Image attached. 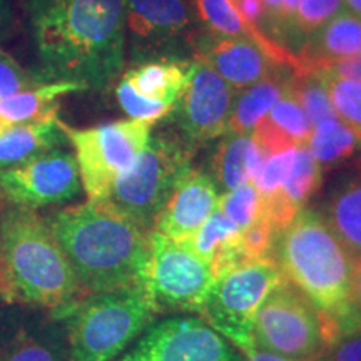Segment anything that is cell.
<instances>
[{
    "label": "cell",
    "mask_w": 361,
    "mask_h": 361,
    "mask_svg": "<svg viewBox=\"0 0 361 361\" xmlns=\"http://www.w3.org/2000/svg\"><path fill=\"white\" fill-rule=\"evenodd\" d=\"M306 147L323 168L350 159L361 147V142L350 126L343 123L340 117H331L313 126Z\"/></svg>",
    "instance_id": "26"
},
{
    "label": "cell",
    "mask_w": 361,
    "mask_h": 361,
    "mask_svg": "<svg viewBox=\"0 0 361 361\" xmlns=\"http://www.w3.org/2000/svg\"><path fill=\"white\" fill-rule=\"evenodd\" d=\"M263 154L251 139V134H233L221 142L213 161V180L223 191L251 180L259 168Z\"/></svg>",
    "instance_id": "25"
},
{
    "label": "cell",
    "mask_w": 361,
    "mask_h": 361,
    "mask_svg": "<svg viewBox=\"0 0 361 361\" xmlns=\"http://www.w3.org/2000/svg\"><path fill=\"white\" fill-rule=\"evenodd\" d=\"M283 279L273 259H258L228 269L214 279L200 314L239 350H255V319L269 293Z\"/></svg>",
    "instance_id": "8"
},
{
    "label": "cell",
    "mask_w": 361,
    "mask_h": 361,
    "mask_svg": "<svg viewBox=\"0 0 361 361\" xmlns=\"http://www.w3.org/2000/svg\"><path fill=\"white\" fill-rule=\"evenodd\" d=\"M345 7L348 8L351 13L361 17V0H345Z\"/></svg>",
    "instance_id": "46"
},
{
    "label": "cell",
    "mask_w": 361,
    "mask_h": 361,
    "mask_svg": "<svg viewBox=\"0 0 361 361\" xmlns=\"http://www.w3.org/2000/svg\"><path fill=\"white\" fill-rule=\"evenodd\" d=\"M319 72H324V74H329V75H335V78L361 80V54L333 62V64H329L326 69H323Z\"/></svg>",
    "instance_id": "40"
},
{
    "label": "cell",
    "mask_w": 361,
    "mask_h": 361,
    "mask_svg": "<svg viewBox=\"0 0 361 361\" xmlns=\"http://www.w3.org/2000/svg\"><path fill=\"white\" fill-rule=\"evenodd\" d=\"M246 355V361H296V360H290V358H284V356L274 355V353H268V351H263L259 348L251 350L250 353Z\"/></svg>",
    "instance_id": "45"
},
{
    "label": "cell",
    "mask_w": 361,
    "mask_h": 361,
    "mask_svg": "<svg viewBox=\"0 0 361 361\" xmlns=\"http://www.w3.org/2000/svg\"><path fill=\"white\" fill-rule=\"evenodd\" d=\"M116 96L117 101H119L121 109H123L130 119L144 121V123L149 124L162 119V117H166L174 109L173 104L151 101V99L139 96L126 79L121 80L119 85H117Z\"/></svg>",
    "instance_id": "34"
},
{
    "label": "cell",
    "mask_w": 361,
    "mask_h": 361,
    "mask_svg": "<svg viewBox=\"0 0 361 361\" xmlns=\"http://www.w3.org/2000/svg\"><path fill=\"white\" fill-rule=\"evenodd\" d=\"M322 186V166L306 146L296 147L290 174L281 191L296 209H303L306 201Z\"/></svg>",
    "instance_id": "28"
},
{
    "label": "cell",
    "mask_w": 361,
    "mask_h": 361,
    "mask_svg": "<svg viewBox=\"0 0 361 361\" xmlns=\"http://www.w3.org/2000/svg\"><path fill=\"white\" fill-rule=\"evenodd\" d=\"M234 89L213 67L197 62L191 82L178 99V121L189 144H201L228 133Z\"/></svg>",
    "instance_id": "14"
},
{
    "label": "cell",
    "mask_w": 361,
    "mask_h": 361,
    "mask_svg": "<svg viewBox=\"0 0 361 361\" xmlns=\"http://www.w3.org/2000/svg\"><path fill=\"white\" fill-rule=\"evenodd\" d=\"M0 361H71L64 326L47 311L0 303Z\"/></svg>",
    "instance_id": "13"
},
{
    "label": "cell",
    "mask_w": 361,
    "mask_h": 361,
    "mask_svg": "<svg viewBox=\"0 0 361 361\" xmlns=\"http://www.w3.org/2000/svg\"><path fill=\"white\" fill-rule=\"evenodd\" d=\"M64 133L75 149L80 183L92 202L107 201L116 180L151 141V124L135 119L90 129H72L64 124Z\"/></svg>",
    "instance_id": "9"
},
{
    "label": "cell",
    "mask_w": 361,
    "mask_h": 361,
    "mask_svg": "<svg viewBox=\"0 0 361 361\" xmlns=\"http://www.w3.org/2000/svg\"><path fill=\"white\" fill-rule=\"evenodd\" d=\"M300 0H283V40L286 37H295L293 35V17L298 8Z\"/></svg>",
    "instance_id": "43"
},
{
    "label": "cell",
    "mask_w": 361,
    "mask_h": 361,
    "mask_svg": "<svg viewBox=\"0 0 361 361\" xmlns=\"http://www.w3.org/2000/svg\"><path fill=\"white\" fill-rule=\"evenodd\" d=\"M196 7L201 20L213 34L251 40L276 64L293 69V72L300 69V61H298L296 54H293L283 44L268 37L261 30L252 29L250 24H246L234 11L229 0H196Z\"/></svg>",
    "instance_id": "18"
},
{
    "label": "cell",
    "mask_w": 361,
    "mask_h": 361,
    "mask_svg": "<svg viewBox=\"0 0 361 361\" xmlns=\"http://www.w3.org/2000/svg\"><path fill=\"white\" fill-rule=\"evenodd\" d=\"M189 20L184 0H126V27L139 40H168L183 32Z\"/></svg>",
    "instance_id": "19"
},
{
    "label": "cell",
    "mask_w": 361,
    "mask_h": 361,
    "mask_svg": "<svg viewBox=\"0 0 361 361\" xmlns=\"http://www.w3.org/2000/svg\"><path fill=\"white\" fill-rule=\"evenodd\" d=\"M266 116L295 142L296 147L308 144L313 124L300 102L293 97L290 89L284 90L283 96L278 99V102L271 107Z\"/></svg>",
    "instance_id": "31"
},
{
    "label": "cell",
    "mask_w": 361,
    "mask_h": 361,
    "mask_svg": "<svg viewBox=\"0 0 361 361\" xmlns=\"http://www.w3.org/2000/svg\"><path fill=\"white\" fill-rule=\"evenodd\" d=\"M42 75L102 89L124 64L126 0H24Z\"/></svg>",
    "instance_id": "1"
},
{
    "label": "cell",
    "mask_w": 361,
    "mask_h": 361,
    "mask_svg": "<svg viewBox=\"0 0 361 361\" xmlns=\"http://www.w3.org/2000/svg\"><path fill=\"white\" fill-rule=\"evenodd\" d=\"M261 2L268 16V35L279 42L283 40V0H261Z\"/></svg>",
    "instance_id": "41"
},
{
    "label": "cell",
    "mask_w": 361,
    "mask_h": 361,
    "mask_svg": "<svg viewBox=\"0 0 361 361\" xmlns=\"http://www.w3.org/2000/svg\"><path fill=\"white\" fill-rule=\"evenodd\" d=\"M290 79L283 71L274 69L256 84L250 85L234 99L231 116H229L228 130L233 134H251L252 128L288 89Z\"/></svg>",
    "instance_id": "24"
},
{
    "label": "cell",
    "mask_w": 361,
    "mask_h": 361,
    "mask_svg": "<svg viewBox=\"0 0 361 361\" xmlns=\"http://www.w3.org/2000/svg\"><path fill=\"white\" fill-rule=\"evenodd\" d=\"M271 259L283 278L336 319L341 336L358 329L351 305L353 256L314 209H301L276 236Z\"/></svg>",
    "instance_id": "4"
},
{
    "label": "cell",
    "mask_w": 361,
    "mask_h": 361,
    "mask_svg": "<svg viewBox=\"0 0 361 361\" xmlns=\"http://www.w3.org/2000/svg\"><path fill=\"white\" fill-rule=\"evenodd\" d=\"M80 189L78 159L57 147L0 171V197L11 206L37 209L59 204L78 196Z\"/></svg>",
    "instance_id": "11"
},
{
    "label": "cell",
    "mask_w": 361,
    "mask_h": 361,
    "mask_svg": "<svg viewBox=\"0 0 361 361\" xmlns=\"http://www.w3.org/2000/svg\"><path fill=\"white\" fill-rule=\"evenodd\" d=\"M85 90L72 82H45L37 87L22 90L7 99H0V134L13 126L40 123L57 117V99L64 94Z\"/></svg>",
    "instance_id": "23"
},
{
    "label": "cell",
    "mask_w": 361,
    "mask_h": 361,
    "mask_svg": "<svg viewBox=\"0 0 361 361\" xmlns=\"http://www.w3.org/2000/svg\"><path fill=\"white\" fill-rule=\"evenodd\" d=\"M234 11L239 13L246 24H250L252 29L261 30L268 35V16H266L264 6L261 0H229ZM269 37V35H268Z\"/></svg>",
    "instance_id": "39"
},
{
    "label": "cell",
    "mask_w": 361,
    "mask_h": 361,
    "mask_svg": "<svg viewBox=\"0 0 361 361\" xmlns=\"http://www.w3.org/2000/svg\"><path fill=\"white\" fill-rule=\"evenodd\" d=\"M47 82L42 74H32L19 66L7 52L0 49V99H7L22 90H29Z\"/></svg>",
    "instance_id": "36"
},
{
    "label": "cell",
    "mask_w": 361,
    "mask_h": 361,
    "mask_svg": "<svg viewBox=\"0 0 361 361\" xmlns=\"http://www.w3.org/2000/svg\"><path fill=\"white\" fill-rule=\"evenodd\" d=\"M159 314L144 284L90 295L59 318L71 361H114Z\"/></svg>",
    "instance_id": "5"
},
{
    "label": "cell",
    "mask_w": 361,
    "mask_h": 361,
    "mask_svg": "<svg viewBox=\"0 0 361 361\" xmlns=\"http://www.w3.org/2000/svg\"><path fill=\"white\" fill-rule=\"evenodd\" d=\"M343 11H346L345 0H300L293 17V35L310 37Z\"/></svg>",
    "instance_id": "33"
},
{
    "label": "cell",
    "mask_w": 361,
    "mask_h": 361,
    "mask_svg": "<svg viewBox=\"0 0 361 361\" xmlns=\"http://www.w3.org/2000/svg\"><path fill=\"white\" fill-rule=\"evenodd\" d=\"M189 162L188 146L162 135L152 137L134 164L116 180L106 202L144 231H151L176 184L191 169Z\"/></svg>",
    "instance_id": "7"
},
{
    "label": "cell",
    "mask_w": 361,
    "mask_h": 361,
    "mask_svg": "<svg viewBox=\"0 0 361 361\" xmlns=\"http://www.w3.org/2000/svg\"><path fill=\"white\" fill-rule=\"evenodd\" d=\"M85 293L69 261L35 209L8 206L0 213V303L61 318Z\"/></svg>",
    "instance_id": "3"
},
{
    "label": "cell",
    "mask_w": 361,
    "mask_h": 361,
    "mask_svg": "<svg viewBox=\"0 0 361 361\" xmlns=\"http://www.w3.org/2000/svg\"><path fill=\"white\" fill-rule=\"evenodd\" d=\"M326 85L336 116L361 139V80L316 72ZM361 142V141H360Z\"/></svg>",
    "instance_id": "29"
},
{
    "label": "cell",
    "mask_w": 361,
    "mask_h": 361,
    "mask_svg": "<svg viewBox=\"0 0 361 361\" xmlns=\"http://www.w3.org/2000/svg\"><path fill=\"white\" fill-rule=\"evenodd\" d=\"M340 336L336 319L284 278L261 305L252 329L256 348L296 361H318Z\"/></svg>",
    "instance_id": "6"
},
{
    "label": "cell",
    "mask_w": 361,
    "mask_h": 361,
    "mask_svg": "<svg viewBox=\"0 0 361 361\" xmlns=\"http://www.w3.org/2000/svg\"><path fill=\"white\" fill-rule=\"evenodd\" d=\"M218 209L239 229H245L261 213V192L251 180L219 196Z\"/></svg>",
    "instance_id": "32"
},
{
    "label": "cell",
    "mask_w": 361,
    "mask_h": 361,
    "mask_svg": "<svg viewBox=\"0 0 361 361\" xmlns=\"http://www.w3.org/2000/svg\"><path fill=\"white\" fill-rule=\"evenodd\" d=\"M361 54V17L343 11L306 40L296 72H319L333 62Z\"/></svg>",
    "instance_id": "17"
},
{
    "label": "cell",
    "mask_w": 361,
    "mask_h": 361,
    "mask_svg": "<svg viewBox=\"0 0 361 361\" xmlns=\"http://www.w3.org/2000/svg\"><path fill=\"white\" fill-rule=\"evenodd\" d=\"M251 139L255 141L256 146H258L263 157H269L279 154V152L290 151V149H296L295 142H293L268 116L259 119V123L252 128Z\"/></svg>",
    "instance_id": "37"
},
{
    "label": "cell",
    "mask_w": 361,
    "mask_h": 361,
    "mask_svg": "<svg viewBox=\"0 0 361 361\" xmlns=\"http://www.w3.org/2000/svg\"><path fill=\"white\" fill-rule=\"evenodd\" d=\"M67 137L64 124L54 119L13 126L0 134V171L24 164L32 157L56 149Z\"/></svg>",
    "instance_id": "22"
},
{
    "label": "cell",
    "mask_w": 361,
    "mask_h": 361,
    "mask_svg": "<svg viewBox=\"0 0 361 361\" xmlns=\"http://www.w3.org/2000/svg\"><path fill=\"white\" fill-rule=\"evenodd\" d=\"M85 296L137 286L149 259V233L109 202L64 207L47 218Z\"/></svg>",
    "instance_id": "2"
},
{
    "label": "cell",
    "mask_w": 361,
    "mask_h": 361,
    "mask_svg": "<svg viewBox=\"0 0 361 361\" xmlns=\"http://www.w3.org/2000/svg\"><path fill=\"white\" fill-rule=\"evenodd\" d=\"M116 361H239V356L202 319L171 318L152 323Z\"/></svg>",
    "instance_id": "12"
},
{
    "label": "cell",
    "mask_w": 361,
    "mask_h": 361,
    "mask_svg": "<svg viewBox=\"0 0 361 361\" xmlns=\"http://www.w3.org/2000/svg\"><path fill=\"white\" fill-rule=\"evenodd\" d=\"M196 67L197 62L191 61H151L129 69L123 79L139 96L176 106L191 82Z\"/></svg>",
    "instance_id": "21"
},
{
    "label": "cell",
    "mask_w": 361,
    "mask_h": 361,
    "mask_svg": "<svg viewBox=\"0 0 361 361\" xmlns=\"http://www.w3.org/2000/svg\"><path fill=\"white\" fill-rule=\"evenodd\" d=\"M323 219L353 258L361 255V166L331 189Z\"/></svg>",
    "instance_id": "20"
},
{
    "label": "cell",
    "mask_w": 361,
    "mask_h": 361,
    "mask_svg": "<svg viewBox=\"0 0 361 361\" xmlns=\"http://www.w3.org/2000/svg\"><path fill=\"white\" fill-rule=\"evenodd\" d=\"M318 361H361V328L338 338Z\"/></svg>",
    "instance_id": "38"
},
{
    "label": "cell",
    "mask_w": 361,
    "mask_h": 361,
    "mask_svg": "<svg viewBox=\"0 0 361 361\" xmlns=\"http://www.w3.org/2000/svg\"><path fill=\"white\" fill-rule=\"evenodd\" d=\"M218 204L219 194L214 180L209 176L189 169L156 216L152 231L173 241H186L218 209Z\"/></svg>",
    "instance_id": "15"
},
{
    "label": "cell",
    "mask_w": 361,
    "mask_h": 361,
    "mask_svg": "<svg viewBox=\"0 0 361 361\" xmlns=\"http://www.w3.org/2000/svg\"><path fill=\"white\" fill-rule=\"evenodd\" d=\"M144 288L157 311L200 313L214 284L211 264L184 243L173 241L161 233H149V259Z\"/></svg>",
    "instance_id": "10"
},
{
    "label": "cell",
    "mask_w": 361,
    "mask_h": 361,
    "mask_svg": "<svg viewBox=\"0 0 361 361\" xmlns=\"http://www.w3.org/2000/svg\"><path fill=\"white\" fill-rule=\"evenodd\" d=\"M201 62L211 66L233 89H246L278 67L255 42L216 35L202 42Z\"/></svg>",
    "instance_id": "16"
},
{
    "label": "cell",
    "mask_w": 361,
    "mask_h": 361,
    "mask_svg": "<svg viewBox=\"0 0 361 361\" xmlns=\"http://www.w3.org/2000/svg\"><path fill=\"white\" fill-rule=\"evenodd\" d=\"M12 6L11 0H0V42L7 39L12 29Z\"/></svg>",
    "instance_id": "44"
},
{
    "label": "cell",
    "mask_w": 361,
    "mask_h": 361,
    "mask_svg": "<svg viewBox=\"0 0 361 361\" xmlns=\"http://www.w3.org/2000/svg\"><path fill=\"white\" fill-rule=\"evenodd\" d=\"M288 89L303 107L313 126L331 117H338L326 85L316 72H293Z\"/></svg>",
    "instance_id": "27"
},
{
    "label": "cell",
    "mask_w": 361,
    "mask_h": 361,
    "mask_svg": "<svg viewBox=\"0 0 361 361\" xmlns=\"http://www.w3.org/2000/svg\"><path fill=\"white\" fill-rule=\"evenodd\" d=\"M351 305L356 326L361 328V255L353 258V290H351Z\"/></svg>",
    "instance_id": "42"
},
{
    "label": "cell",
    "mask_w": 361,
    "mask_h": 361,
    "mask_svg": "<svg viewBox=\"0 0 361 361\" xmlns=\"http://www.w3.org/2000/svg\"><path fill=\"white\" fill-rule=\"evenodd\" d=\"M295 152L296 149H290V151L279 152V154L263 157L259 168L251 178V183L261 194H271L283 188L284 180L291 171Z\"/></svg>",
    "instance_id": "35"
},
{
    "label": "cell",
    "mask_w": 361,
    "mask_h": 361,
    "mask_svg": "<svg viewBox=\"0 0 361 361\" xmlns=\"http://www.w3.org/2000/svg\"><path fill=\"white\" fill-rule=\"evenodd\" d=\"M360 141H361V139H360Z\"/></svg>",
    "instance_id": "47"
},
{
    "label": "cell",
    "mask_w": 361,
    "mask_h": 361,
    "mask_svg": "<svg viewBox=\"0 0 361 361\" xmlns=\"http://www.w3.org/2000/svg\"><path fill=\"white\" fill-rule=\"evenodd\" d=\"M239 233V228L233 223L231 219H228L221 213L219 209H216L213 214L207 218L204 224L197 229L196 234H192L191 238L186 239L184 243L189 250L196 252L200 258H202L211 264L214 255L219 251V247L224 245L226 241H229L233 236H236Z\"/></svg>",
    "instance_id": "30"
}]
</instances>
